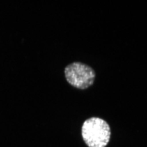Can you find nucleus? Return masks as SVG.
<instances>
[{"label": "nucleus", "instance_id": "f257e3e1", "mask_svg": "<svg viewBox=\"0 0 147 147\" xmlns=\"http://www.w3.org/2000/svg\"><path fill=\"white\" fill-rule=\"evenodd\" d=\"M82 136L89 147H106L111 137L110 126L100 118H90L82 125Z\"/></svg>", "mask_w": 147, "mask_h": 147}, {"label": "nucleus", "instance_id": "f03ea898", "mask_svg": "<svg viewBox=\"0 0 147 147\" xmlns=\"http://www.w3.org/2000/svg\"><path fill=\"white\" fill-rule=\"evenodd\" d=\"M68 83L77 89L85 90L93 85L95 72L90 66L80 62L69 64L64 69Z\"/></svg>", "mask_w": 147, "mask_h": 147}]
</instances>
